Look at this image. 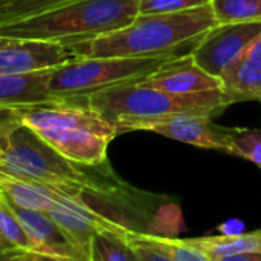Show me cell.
<instances>
[{
	"instance_id": "6da1fadb",
	"label": "cell",
	"mask_w": 261,
	"mask_h": 261,
	"mask_svg": "<svg viewBox=\"0 0 261 261\" xmlns=\"http://www.w3.org/2000/svg\"><path fill=\"white\" fill-rule=\"evenodd\" d=\"M0 120L30 127L63 157L98 166L108 162V146L118 130L94 112L83 100L49 98L39 103L11 106L0 111Z\"/></svg>"
},
{
	"instance_id": "7a4b0ae2",
	"label": "cell",
	"mask_w": 261,
	"mask_h": 261,
	"mask_svg": "<svg viewBox=\"0 0 261 261\" xmlns=\"http://www.w3.org/2000/svg\"><path fill=\"white\" fill-rule=\"evenodd\" d=\"M215 25L211 4L180 13L139 14L127 27L69 49L77 57H152L198 42Z\"/></svg>"
},
{
	"instance_id": "3957f363",
	"label": "cell",
	"mask_w": 261,
	"mask_h": 261,
	"mask_svg": "<svg viewBox=\"0 0 261 261\" xmlns=\"http://www.w3.org/2000/svg\"><path fill=\"white\" fill-rule=\"evenodd\" d=\"M140 0H71L57 8L0 27V36L62 43L68 48L127 27Z\"/></svg>"
},
{
	"instance_id": "277c9868",
	"label": "cell",
	"mask_w": 261,
	"mask_h": 261,
	"mask_svg": "<svg viewBox=\"0 0 261 261\" xmlns=\"http://www.w3.org/2000/svg\"><path fill=\"white\" fill-rule=\"evenodd\" d=\"M0 172L45 185L97 189L106 188L118 178L108 162L98 166L75 163L59 154L30 127L19 123L11 130Z\"/></svg>"
},
{
	"instance_id": "5b68a950",
	"label": "cell",
	"mask_w": 261,
	"mask_h": 261,
	"mask_svg": "<svg viewBox=\"0 0 261 261\" xmlns=\"http://www.w3.org/2000/svg\"><path fill=\"white\" fill-rule=\"evenodd\" d=\"M85 101L111 124L120 117H159L178 112L212 118L227 108L221 89L195 94H171L146 86L140 80L124 82L97 91L86 97Z\"/></svg>"
},
{
	"instance_id": "8992f818",
	"label": "cell",
	"mask_w": 261,
	"mask_h": 261,
	"mask_svg": "<svg viewBox=\"0 0 261 261\" xmlns=\"http://www.w3.org/2000/svg\"><path fill=\"white\" fill-rule=\"evenodd\" d=\"M180 53L152 57H74L49 71L51 97L86 100L91 94L124 82L142 80Z\"/></svg>"
},
{
	"instance_id": "52a82bcc",
	"label": "cell",
	"mask_w": 261,
	"mask_h": 261,
	"mask_svg": "<svg viewBox=\"0 0 261 261\" xmlns=\"http://www.w3.org/2000/svg\"><path fill=\"white\" fill-rule=\"evenodd\" d=\"M114 126L118 134L130 130H151L181 143L230 154L227 127L215 124L206 115L178 112L159 117H120Z\"/></svg>"
},
{
	"instance_id": "ba28073f",
	"label": "cell",
	"mask_w": 261,
	"mask_h": 261,
	"mask_svg": "<svg viewBox=\"0 0 261 261\" xmlns=\"http://www.w3.org/2000/svg\"><path fill=\"white\" fill-rule=\"evenodd\" d=\"M261 34V20L215 25L209 30L191 51L194 62L206 72L221 79Z\"/></svg>"
},
{
	"instance_id": "9c48e42d",
	"label": "cell",
	"mask_w": 261,
	"mask_h": 261,
	"mask_svg": "<svg viewBox=\"0 0 261 261\" xmlns=\"http://www.w3.org/2000/svg\"><path fill=\"white\" fill-rule=\"evenodd\" d=\"M77 57L56 42L0 36V75H22L54 69Z\"/></svg>"
},
{
	"instance_id": "30bf717a",
	"label": "cell",
	"mask_w": 261,
	"mask_h": 261,
	"mask_svg": "<svg viewBox=\"0 0 261 261\" xmlns=\"http://www.w3.org/2000/svg\"><path fill=\"white\" fill-rule=\"evenodd\" d=\"M140 83L171 94H195L221 89L223 86L221 79L200 68L194 62L191 53L171 59L151 75L142 79Z\"/></svg>"
},
{
	"instance_id": "8fae6325",
	"label": "cell",
	"mask_w": 261,
	"mask_h": 261,
	"mask_svg": "<svg viewBox=\"0 0 261 261\" xmlns=\"http://www.w3.org/2000/svg\"><path fill=\"white\" fill-rule=\"evenodd\" d=\"M13 207L33 244V250L72 261H89V256L74 244L69 235L48 212L23 209L16 204Z\"/></svg>"
},
{
	"instance_id": "7c38bea8",
	"label": "cell",
	"mask_w": 261,
	"mask_h": 261,
	"mask_svg": "<svg viewBox=\"0 0 261 261\" xmlns=\"http://www.w3.org/2000/svg\"><path fill=\"white\" fill-rule=\"evenodd\" d=\"M223 98L227 106L240 101L261 103V63L241 56L221 75Z\"/></svg>"
},
{
	"instance_id": "4fadbf2b",
	"label": "cell",
	"mask_w": 261,
	"mask_h": 261,
	"mask_svg": "<svg viewBox=\"0 0 261 261\" xmlns=\"http://www.w3.org/2000/svg\"><path fill=\"white\" fill-rule=\"evenodd\" d=\"M49 71L22 75H0V111L53 98L48 89Z\"/></svg>"
},
{
	"instance_id": "5bb4252c",
	"label": "cell",
	"mask_w": 261,
	"mask_h": 261,
	"mask_svg": "<svg viewBox=\"0 0 261 261\" xmlns=\"http://www.w3.org/2000/svg\"><path fill=\"white\" fill-rule=\"evenodd\" d=\"M0 191L13 204L23 209L48 212L54 203V191L48 185L23 180L4 172H0Z\"/></svg>"
},
{
	"instance_id": "9a60e30c",
	"label": "cell",
	"mask_w": 261,
	"mask_h": 261,
	"mask_svg": "<svg viewBox=\"0 0 261 261\" xmlns=\"http://www.w3.org/2000/svg\"><path fill=\"white\" fill-rule=\"evenodd\" d=\"M181 241L201 250L211 259L238 253H261V229L235 237H198L185 238Z\"/></svg>"
},
{
	"instance_id": "2e32d148",
	"label": "cell",
	"mask_w": 261,
	"mask_h": 261,
	"mask_svg": "<svg viewBox=\"0 0 261 261\" xmlns=\"http://www.w3.org/2000/svg\"><path fill=\"white\" fill-rule=\"evenodd\" d=\"M120 237L124 240H133L146 244L148 247L157 250L159 253L168 256L172 261H212L201 250L183 243L181 238H168L134 229H126Z\"/></svg>"
},
{
	"instance_id": "e0dca14e",
	"label": "cell",
	"mask_w": 261,
	"mask_h": 261,
	"mask_svg": "<svg viewBox=\"0 0 261 261\" xmlns=\"http://www.w3.org/2000/svg\"><path fill=\"white\" fill-rule=\"evenodd\" d=\"M218 25L261 20V0H211Z\"/></svg>"
},
{
	"instance_id": "ac0fdd59",
	"label": "cell",
	"mask_w": 261,
	"mask_h": 261,
	"mask_svg": "<svg viewBox=\"0 0 261 261\" xmlns=\"http://www.w3.org/2000/svg\"><path fill=\"white\" fill-rule=\"evenodd\" d=\"M89 261H137L130 246L117 233L98 232L89 249Z\"/></svg>"
},
{
	"instance_id": "d6986e66",
	"label": "cell",
	"mask_w": 261,
	"mask_h": 261,
	"mask_svg": "<svg viewBox=\"0 0 261 261\" xmlns=\"http://www.w3.org/2000/svg\"><path fill=\"white\" fill-rule=\"evenodd\" d=\"M71 0H0V27L42 14Z\"/></svg>"
},
{
	"instance_id": "ffe728a7",
	"label": "cell",
	"mask_w": 261,
	"mask_h": 261,
	"mask_svg": "<svg viewBox=\"0 0 261 261\" xmlns=\"http://www.w3.org/2000/svg\"><path fill=\"white\" fill-rule=\"evenodd\" d=\"M0 237L11 247L33 250V244L7 195L0 191Z\"/></svg>"
},
{
	"instance_id": "44dd1931",
	"label": "cell",
	"mask_w": 261,
	"mask_h": 261,
	"mask_svg": "<svg viewBox=\"0 0 261 261\" xmlns=\"http://www.w3.org/2000/svg\"><path fill=\"white\" fill-rule=\"evenodd\" d=\"M230 155L246 159L261 169V129L227 127Z\"/></svg>"
},
{
	"instance_id": "7402d4cb",
	"label": "cell",
	"mask_w": 261,
	"mask_h": 261,
	"mask_svg": "<svg viewBox=\"0 0 261 261\" xmlns=\"http://www.w3.org/2000/svg\"><path fill=\"white\" fill-rule=\"evenodd\" d=\"M211 4V0H140L139 14H168L194 10Z\"/></svg>"
},
{
	"instance_id": "603a6c76",
	"label": "cell",
	"mask_w": 261,
	"mask_h": 261,
	"mask_svg": "<svg viewBox=\"0 0 261 261\" xmlns=\"http://www.w3.org/2000/svg\"><path fill=\"white\" fill-rule=\"evenodd\" d=\"M123 240H124V238H123ZM124 241L130 246V249H133V252H134L137 261H172V259H169L168 256L159 253L157 250L148 247L146 244H142V243L133 241V240H124Z\"/></svg>"
},
{
	"instance_id": "cb8c5ba5",
	"label": "cell",
	"mask_w": 261,
	"mask_h": 261,
	"mask_svg": "<svg viewBox=\"0 0 261 261\" xmlns=\"http://www.w3.org/2000/svg\"><path fill=\"white\" fill-rule=\"evenodd\" d=\"M14 124L16 123L10 121V120H0V166H2L5 151L8 149L10 139H11V130H13Z\"/></svg>"
},
{
	"instance_id": "d4e9b609",
	"label": "cell",
	"mask_w": 261,
	"mask_h": 261,
	"mask_svg": "<svg viewBox=\"0 0 261 261\" xmlns=\"http://www.w3.org/2000/svg\"><path fill=\"white\" fill-rule=\"evenodd\" d=\"M19 261H72V259H65V258H59L54 255L36 252V250L19 249Z\"/></svg>"
},
{
	"instance_id": "484cf974",
	"label": "cell",
	"mask_w": 261,
	"mask_h": 261,
	"mask_svg": "<svg viewBox=\"0 0 261 261\" xmlns=\"http://www.w3.org/2000/svg\"><path fill=\"white\" fill-rule=\"evenodd\" d=\"M217 230H220V233L224 235V237L241 235V233H244V223L237 220V218H232V220H227V221L218 224Z\"/></svg>"
},
{
	"instance_id": "4316f807",
	"label": "cell",
	"mask_w": 261,
	"mask_h": 261,
	"mask_svg": "<svg viewBox=\"0 0 261 261\" xmlns=\"http://www.w3.org/2000/svg\"><path fill=\"white\" fill-rule=\"evenodd\" d=\"M243 56L256 63H261V34L249 45V48L246 49V53Z\"/></svg>"
},
{
	"instance_id": "83f0119b",
	"label": "cell",
	"mask_w": 261,
	"mask_h": 261,
	"mask_svg": "<svg viewBox=\"0 0 261 261\" xmlns=\"http://www.w3.org/2000/svg\"><path fill=\"white\" fill-rule=\"evenodd\" d=\"M212 261H261V253H238V255L214 258Z\"/></svg>"
},
{
	"instance_id": "f1b7e54d",
	"label": "cell",
	"mask_w": 261,
	"mask_h": 261,
	"mask_svg": "<svg viewBox=\"0 0 261 261\" xmlns=\"http://www.w3.org/2000/svg\"><path fill=\"white\" fill-rule=\"evenodd\" d=\"M0 261H19V249H8L0 252Z\"/></svg>"
},
{
	"instance_id": "f546056e",
	"label": "cell",
	"mask_w": 261,
	"mask_h": 261,
	"mask_svg": "<svg viewBox=\"0 0 261 261\" xmlns=\"http://www.w3.org/2000/svg\"><path fill=\"white\" fill-rule=\"evenodd\" d=\"M8 249H14V247H11L2 237H0V252H5V250H8Z\"/></svg>"
}]
</instances>
